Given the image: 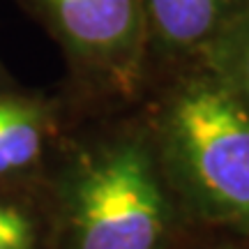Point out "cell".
Returning a JSON list of instances; mask_svg holds the SVG:
<instances>
[{
	"mask_svg": "<svg viewBox=\"0 0 249 249\" xmlns=\"http://www.w3.org/2000/svg\"><path fill=\"white\" fill-rule=\"evenodd\" d=\"M35 224L21 208L0 201V249H35Z\"/></svg>",
	"mask_w": 249,
	"mask_h": 249,
	"instance_id": "cell-6",
	"label": "cell"
},
{
	"mask_svg": "<svg viewBox=\"0 0 249 249\" xmlns=\"http://www.w3.org/2000/svg\"><path fill=\"white\" fill-rule=\"evenodd\" d=\"M166 148L198 208L249 226V111L229 90L194 83L166 116Z\"/></svg>",
	"mask_w": 249,
	"mask_h": 249,
	"instance_id": "cell-2",
	"label": "cell"
},
{
	"mask_svg": "<svg viewBox=\"0 0 249 249\" xmlns=\"http://www.w3.org/2000/svg\"><path fill=\"white\" fill-rule=\"evenodd\" d=\"M242 79H245V92L249 97V46H247V53H245V62H242Z\"/></svg>",
	"mask_w": 249,
	"mask_h": 249,
	"instance_id": "cell-7",
	"label": "cell"
},
{
	"mask_svg": "<svg viewBox=\"0 0 249 249\" xmlns=\"http://www.w3.org/2000/svg\"><path fill=\"white\" fill-rule=\"evenodd\" d=\"M145 7L157 37L182 49L210 35L224 0H145Z\"/></svg>",
	"mask_w": 249,
	"mask_h": 249,
	"instance_id": "cell-5",
	"label": "cell"
},
{
	"mask_svg": "<svg viewBox=\"0 0 249 249\" xmlns=\"http://www.w3.org/2000/svg\"><path fill=\"white\" fill-rule=\"evenodd\" d=\"M53 28L83 58L102 65L132 55L141 26L139 0H42Z\"/></svg>",
	"mask_w": 249,
	"mask_h": 249,
	"instance_id": "cell-3",
	"label": "cell"
},
{
	"mask_svg": "<svg viewBox=\"0 0 249 249\" xmlns=\"http://www.w3.org/2000/svg\"><path fill=\"white\" fill-rule=\"evenodd\" d=\"M171 210L148 150L118 141L83 157L65 196L67 249H161Z\"/></svg>",
	"mask_w": 249,
	"mask_h": 249,
	"instance_id": "cell-1",
	"label": "cell"
},
{
	"mask_svg": "<svg viewBox=\"0 0 249 249\" xmlns=\"http://www.w3.org/2000/svg\"><path fill=\"white\" fill-rule=\"evenodd\" d=\"M46 116L26 99L0 97V176L33 166L44 150Z\"/></svg>",
	"mask_w": 249,
	"mask_h": 249,
	"instance_id": "cell-4",
	"label": "cell"
}]
</instances>
